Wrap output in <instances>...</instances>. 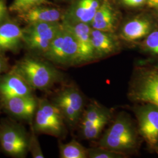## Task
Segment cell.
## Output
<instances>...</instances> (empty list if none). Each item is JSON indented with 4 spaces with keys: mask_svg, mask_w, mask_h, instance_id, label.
<instances>
[{
    "mask_svg": "<svg viewBox=\"0 0 158 158\" xmlns=\"http://www.w3.org/2000/svg\"><path fill=\"white\" fill-rule=\"evenodd\" d=\"M139 132L130 115L119 113L98 142V146L119 152L135 151L139 146Z\"/></svg>",
    "mask_w": 158,
    "mask_h": 158,
    "instance_id": "cell-1",
    "label": "cell"
},
{
    "mask_svg": "<svg viewBox=\"0 0 158 158\" xmlns=\"http://www.w3.org/2000/svg\"><path fill=\"white\" fill-rule=\"evenodd\" d=\"M128 97L138 103L158 106V63L148 60L136 66L130 81Z\"/></svg>",
    "mask_w": 158,
    "mask_h": 158,
    "instance_id": "cell-2",
    "label": "cell"
},
{
    "mask_svg": "<svg viewBox=\"0 0 158 158\" xmlns=\"http://www.w3.org/2000/svg\"><path fill=\"white\" fill-rule=\"evenodd\" d=\"M14 70L34 89H49L61 78V74L53 66L33 58L23 59Z\"/></svg>",
    "mask_w": 158,
    "mask_h": 158,
    "instance_id": "cell-3",
    "label": "cell"
},
{
    "mask_svg": "<svg viewBox=\"0 0 158 158\" xmlns=\"http://www.w3.org/2000/svg\"><path fill=\"white\" fill-rule=\"evenodd\" d=\"M44 55L48 60L59 65L69 66L81 64L77 40L63 23Z\"/></svg>",
    "mask_w": 158,
    "mask_h": 158,
    "instance_id": "cell-4",
    "label": "cell"
},
{
    "mask_svg": "<svg viewBox=\"0 0 158 158\" xmlns=\"http://www.w3.org/2000/svg\"><path fill=\"white\" fill-rule=\"evenodd\" d=\"M134 108L139 135L152 150L158 146V106L142 102Z\"/></svg>",
    "mask_w": 158,
    "mask_h": 158,
    "instance_id": "cell-5",
    "label": "cell"
},
{
    "mask_svg": "<svg viewBox=\"0 0 158 158\" xmlns=\"http://www.w3.org/2000/svg\"><path fill=\"white\" fill-rule=\"evenodd\" d=\"M64 119L60 110L55 104L42 100L36 113L35 129L41 133L60 136L64 130Z\"/></svg>",
    "mask_w": 158,
    "mask_h": 158,
    "instance_id": "cell-6",
    "label": "cell"
},
{
    "mask_svg": "<svg viewBox=\"0 0 158 158\" xmlns=\"http://www.w3.org/2000/svg\"><path fill=\"white\" fill-rule=\"evenodd\" d=\"M62 27V23H31L23 29V40L31 50L44 53Z\"/></svg>",
    "mask_w": 158,
    "mask_h": 158,
    "instance_id": "cell-7",
    "label": "cell"
},
{
    "mask_svg": "<svg viewBox=\"0 0 158 158\" xmlns=\"http://www.w3.org/2000/svg\"><path fill=\"white\" fill-rule=\"evenodd\" d=\"M53 103L60 110L64 118L70 125L79 123L84 111V98L77 88L65 87L58 93Z\"/></svg>",
    "mask_w": 158,
    "mask_h": 158,
    "instance_id": "cell-8",
    "label": "cell"
},
{
    "mask_svg": "<svg viewBox=\"0 0 158 158\" xmlns=\"http://www.w3.org/2000/svg\"><path fill=\"white\" fill-rule=\"evenodd\" d=\"M63 25L73 34L79 46L80 63L90 62L96 59L91 42L90 25L85 23L64 22Z\"/></svg>",
    "mask_w": 158,
    "mask_h": 158,
    "instance_id": "cell-9",
    "label": "cell"
},
{
    "mask_svg": "<svg viewBox=\"0 0 158 158\" xmlns=\"http://www.w3.org/2000/svg\"><path fill=\"white\" fill-rule=\"evenodd\" d=\"M157 27V24L151 18L139 16L125 23L120 29L119 36L126 42L140 41Z\"/></svg>",
    "mask_w": 158,
    "mask_h": 158,
    "instance_id": "cell-10",
    "label": "cell"
},
{
    "mask_svg": "<svg viewBox=\"0 0 158 158\" xmlns=\"http://www.w3.org/2000/svg\"><path fill=\"white\" fill-rule=\"evenodd\" d=\"M0 142L4 151L12 156L23 155L29 145L23 132L14 127H6L0 130Z\"/></svg>",
    "mask_w": 158,
    "mask_h": 158,
    "instance_id": "cell-11",
    "label": "cell"
},
{
    "mask_svg": "<svg viewBox=\"0 0 158 158\" xmlns=\"http://www.w3.org/2000/svg\"><path fill=\"white\" fill-rule=\"evenodd\" d=\"M32 88L14 70L0 78V94L3 98L31 96Z\"/></svg>",
    "mask_w": 158,
    "mask_h": 158,
    "instance_id": "cell-12",
    "label": "cell"
},
{
    "mask_svg": "<svg viewBox=\"0 0 158 158\" xmlns=\"http://www.w3.org/2000/svg\"><path fill=\"white\" fill-rule=\"evenodd\" d=\"M91 38L96 59L113 55L120 48L118 38L114 33L92 28Z\"/></svg>",
    "mask_w": 158,
    "mask_h": 158,
    "instance_id": "cell-13",
    "label": "cell"
},
{
    "mask_svg": "<svg viewBox=\"0 0 158 158\" xmlns=\"http://www.w3.org/2000/svg\"><path fill=\"white\" fill-rule=\"evenodd\" d=\"M118 23L117 12L108 0H102L90 25L94 29L114 33L117 28Z\"/></svg>",
    "mask_w": 158,
    "mask_h": 158,
    "instance_id": "cell-14",
    "label": "cell"
},
{
    "mask_svg": "<svg viewBox=\"0 0 158 158\" xmlns=\"http://www.w3.org/2000/svg\"><path fill=\"white\" fill-rule=\"evenodd\" d=\"M102 2V0H77L65 22L90 25Z\"/></svg>",
    "mask_w": 158,
    "mask_h": 158,
    "instance_id": "cell-15",
    "label": "cell"
},
{
    "mask_svg": "<svg viewBox=\"0 0 158 158\" xmlns=\"http://www.w3.org/2000/svg\"><path fill=\"white\" fill-rule=\"evenodd\" d=\"M3 100L9 112L22 118H31L37 107L36 102L32 95L12 97Z\"/></svg>",
    "mask_w": 158,
    "mask_h": 158,
    "instance_id": "cell-16",
    "label": "cell"
},
{
    "mask_svg": "<svg viewBox=\"0 0 158 158\" xmlns=\"http://www.w3.org/2000/svg\"><path fill=\"white\" fill-rule=\"evenodd\" d=\"M23 30L14 23L0 25V50L11 51L17 48L23 40Z\"/></svg>",
    "mask_w": 158,
    "mask_h": 158,
    "instance_id": "cell-17",
    "label": "cell"
},
{
    "mask_svg": "<svg viewBox=\"0 0 158 158\" xmlns=\"http://www.w3.org/2000/svg\"><path fill=\"white\" fill-rule=\"evenodd\" d=\"M22 19L29 24L34 23H58L62 14L56 8L36 6L23 12Z\"/></svg>",
    "mask_w": 158,
    "mask_h": 158,
    "instance_id": "cell-18",
    "label": "cell"
},
{
    "mask_svg": "<svg viewBox=\"0 0 158 158\" xmlns=\"http://www.w3.org/2000/svg\"><path fill=\"white\" fill-rule=\"evenodd\" d=\"M106 118H111V113L109 110L96 102H93L89 105L83 113L81 130L87 129Z\"/></svg>",
    "mask_w": 158,
    "mask_h": 158,
    "instance_id": "cell-19",
    "label": "cell"
},
{
    "mask_svg": "<svg viewBox=\"0 0 158 158\" xmlns=\"http://www.w3.org/2000/svg\"><path fill=\"white\" fill-rule=\"evenodd\" d=\"M59 151L60 158H87V149L74 139L68 143H60Z\"/></svg>",
    "mask_w": 158,
    "mask_h": 158,
    "instance_id": "cell-20",
    "label": "cell"
},
{
    "mask_svg": "<svg viewBox=\"0 0 158 158\" xmlns=\"http://www.w3.org/2000/svg\"><path fill=\"white\" fill-rule=\"evenodd\" d=\"M142 51L150 57V60L158 63V27L142 40Z\"/></svg>",
    "mask_w": 158,
    "mask_h": 158,
    "instance_id": "cell-21",
    "label": "cell"
},
{
    "mask_svg": "<svg viewBox=\"0 0 158 158\" xmlns=\"http://www.w3.org/2000/svg\"><path fill=\"white\" fill-rule=\"evenodd\" d=\"M127 154L119 152L106 148L98 147L87 149V158H124Z\"/></svg>",
    "mask_w": 158,
    "mask_h": 158,
    "instance_id": "cell-22",
    "label": "cell"
},
{
    "mask_svg": "<svg viewBox=\"0 0 158 158\" xmlns=\"http://www.w3.org/2000/svg\"><path fill=\"white\" fill-rule=\"evenodd\" d=\"M46 3L47 0H14L10 10L11 11L24 12Z\"/></svg>",
    "mask_w": 158,
    "mask_h": 158,
    "instance_id": "cell-23",
    "label": "cell"
},
{
    "mask_svg": "<svg viewBox=\"0 0 158 158\" xmlns=\"http://www.w3.org/2000/svg\"><path fill=\"white\" fill-rule=\"evenodd\" d=\"M110 119V118L103 119L90 127L81 130V133L84 138L89 140L97 139L102 134V130L108 123Z\"/></svg>",
    "mask_w": 158,
    "mask_h": 158,
    "instance_id": "cell-24",
    "label": "cell"
},
{
    "mask_svg": "<svg viewBox=\"0 0 158 158\" xmlns=\"http://www.w3.org/2000/svg\"><path fill=\"white\" fill-rule=\"evenodd\" d=\"M28 147L30 148L32 156L35 158H44V156L40 147L39 142L35 136H32L29 142Z\"/></svg>",
    "mask_w": 158,
    "mask_h": 158,
    "instance_id": "cell-25",
    "label": "cell"
},
{
    "mask_svg": "<svg viewBox=\"0 0 158 158\" xmlns=\"http://www.w3.org/2000/svg\"><path fill=\"white\" fill-rule=\"evenodd\" d=\"M122 4L124 6L131 7L137 8L147 4L148 0H119Z\"/></svg>",
    "mask_w": 158,
    "mask_h": 158,
    "instance_id": "cell-26",
    "label": "cell"
},
{
    "mask_svg": "<svg viewBox=\"0 0 158 158\" xmlns=\"http://www.w3.org/2000/svg\"><path fill=\"white\" fill-rule=\"evenodd\" d=\"M147 5L151 8L158 9V0H148Z\"/></svg>",
    "mask_w": 158,
    "mask_h": 158,
    "instance_id": "cell-27",
    "label": "cell"
},
{
    "mask_svg": "<svg viewBox=\"0 0 158 158\" xmlns=\"http://www.w3.org/2000/svg\"><path fill=\"white\" fill-rule=\"evenodd\" d=\"M6 4H4L0 7V23L4 19V18L6 15Z\"/></svg>",
    "mask_w": 158,
    "mask_h": 158,
    "instance_id": "cell-28",
    "label": "cell"
},
{
    "mask_svg": "<svg viewBox=\"0 0 158 158\" xmlns=\"http://www.w3.org/2000/svg\"><path fill=\"white\" fill-rule=\"evenodd\" d=\"M6 67V62H5V61L4 60V59H2L0 57V73L3 72V70L5 69Z\"/></svg>",
    "mask_w": 158,
    "mask_h": 158,
    "instance_id": "cell-29",
    "label": "cell"
},
{
    "mask_svg": "<svg viewBox=\"0 0 158 158\" xmlns=\"http://www.w3.org/2000/svg\"><path fill=\"white\" fill-rule=\"evenodd\" d=\"M153 151H154L158 155V147H155L154 148L152 149Z\"/></svg>",
    "mask_w": 158,
    "mask_h": 158,
    "instance_id": "cell-30",
    "label": "cell"
},
{
    "mask_svg": "<svg viewBox=\"0 0 158 158\" xmlns=\"http://www.w3.org/2000/svg\"><path fill=\"white\" fill-rule=\"evenodd\" d=\"M4 4H5L4 2L3 1H2V0H0V7H1V6H3V5H4Z\"/></svg>",
    "mask_w": 158,
    "mask_h": 158,
    "instance_id": "cell-31",
    "label": "cell"
},
{
    "mask_svg": "<svg viewBox=\"0 0 158 158\" xmlns=\"http://www.w3.org/2000/svg\"></svg>",
    "mask_w": 158,
    "mask_h": 158,
    "instance_id": "cell-32",
    "label": "cell"
}]
</instances>
